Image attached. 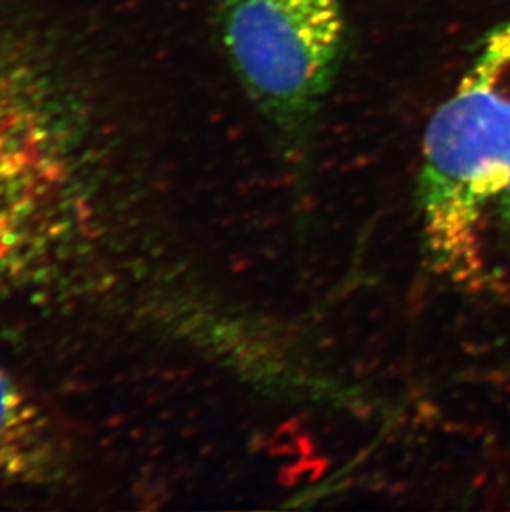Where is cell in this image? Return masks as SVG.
<instances>
[{
	"label": "cell",
	"mask_w": 510,
	"mask_h": 512,
	"mask_svg": "<svg viewBox=\"0 0 510 512\" xmlns=\"http://www.w3.org/2000/svg\"><path fill=\"white\" fill-rule=\"evenodd\" d=\"M68 102L42 63L0 44V267L67 181Z\"/></svg>",
	"instance_id": "3"
},
{
	"label": "cell",
	"mask_w": 510,
	"mask_h": 512,
	"mask_svg": "<svg viewBox=\"0 0 510 512\" xmlns=\"http://www.w3.org/2000/svg\"><path fill=\"white\" fill-rule=\"evenodd\" d=\"M57 458V440L44 411L0 368V474L44 478Z\"/></svg>",
	"instance_id": "4"
},
{
	"label": "cell",
	"mask_w": 510,
	"mask_h": 512,
	"mask_svg": "<svg viewBox=\"0 0 510 512\" xmlns=\"http://www.w3.org/2000/svg\"><path fill=\"white\" fill-rule=\"evenodd\" d=\"M501 209L502 216L506 219L510 226V181L507 184V188L504 189V193L501 194Z\"/></svg>",
	"instance_id": "5"
},
{
	"label": "cell",
	"mask_w": 510,
	"mask_h": 512,
	"mask_svg": "<svg viewBox=\"0 0 510 512\" xmlns=\"http://www.w3.org/2000/svg\"><path fill=\"white\" fill-rule=\"evenodd\" d=\"M510 181V24L484 45L474 67L429 121L419 206L439 264L472 259L484 204Z\"/></svg>",
	"instance_id": "1"
},
{
	"label": "cell",
	"mask_w": 510,
	"mask_h": 512,
	"mask_svg": "<svg viewBox=\"0 0 510 512\" xmlns=\"http://www.w3.org/2000/svg\"><path fill=\"white\" fill-rule=\"evenodd\" d=\"M222 42L260 112L300 130L332 85L343 45L340 0H221Z\"/></svg>",
	"instance_id": "2"
}]
</instances>
